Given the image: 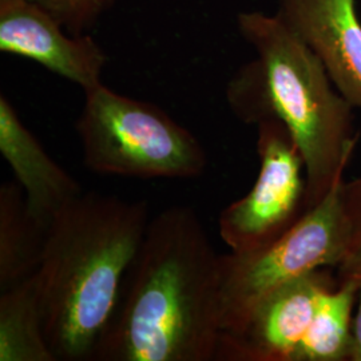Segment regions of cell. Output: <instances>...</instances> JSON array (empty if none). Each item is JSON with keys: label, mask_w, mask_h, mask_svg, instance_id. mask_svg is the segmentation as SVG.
<instances>
[{"label": "cell", "mask_w": 361, "mask_h": 361, "mask_svg": "<svg viewBox=\"0 0 361 361\" xmlns=\"http://www.w3.org/2000/svg\"><path fill=\"white\" fill-rule=\"evenodd\" d=\"M357 292L356 280L338 273L337 285L320 296L295 361H349Z\"/></svg>", "instance_id": "7c38bea8"}, {"label": "cell", "mask_w": 361, "mask_h": 361, "mask_svg": "<svg viewBox=\"0 0 361 361\" xmlns=\"http://www.w3.org/2000/svg\"><path fill=\"white\" fill-rule=\"evenodd\" d=\"M257 154L259 169L255 185L219 214V235L233 253H249L269 245L308 210L304 158L280 119L258 123Z\"/></svg>", "instance_id": "8992f818"}, {"label": "cell", "mask_w": 361, "mask_h": 361, "mask_svg": "<svg viewBox=\"0 0 361 361\" xmlns=\"http://www.w3.org/2000/svg\"><path fill=\"white\" fill-rule=\"evenodd\" d=\"M221 332L219 255L193 209L168 207L147 225L94 360H216Z\"/></svg>", "instance_id": "6da1fadb"}, {"label": "cell", "mask_w": 361, "mask_h": 361, "mask_svg": "<svg viewBox=\"0 0 361 361\" xmlns=\"http://www.w3.org/2000/svg\"><path fill=\"white\" fill-rule=\"evenodd\" d=\"M75 129L86 168L99 176L190 180L207 166V152L189 130L158 106L104 83L85 92Z\"/></svg>", "instance_id": "277c9868"}, {"label": "cell", "mask_w": 361, "mask_h": 361, "mask_svg": "<svg viewBox=\"0 0 361 361\" xmlns=\"http://www.w3.org/2000/svg\"><path fill=\"white\" fill-rule=\"evenodd\" d=\"M341 207L347 225V250L338 269H345L361 265V177L343 182Z\"/></svg>", "instance_id": "9a60e30c"}, {"label": "cell", "mask_w": 361, "mask_h": 361, "mask_svg": "<svg viewBox=\"0 0 361 361\" xmlns=\"http://www.w3.org/2000/svg\"><path fill=\"white\" fill-rule=\"evenodd\" d=\"M0 153L23 190L30 216L44 232L63 209L83 194L78 180L52 159L3 94L0 95Z\"/></svg>", "instance_id": "30bf717a"}, {"label": "cell", "mask_w": 361, "mask_h": 361, "mask_svg": "<svg viewBox=\"0 0 361 361\" xmlns=\"http://www.w3.org/2000/svg\"><path fill=\"white\" fill-rule=\"evenodd\" d=\"M338 280L329 268L310 271L262 300L234 335L219 338L216 360L295 361L324 292Z\"/></svg>", "instance_id": "ba28073f"}, {"label": "cell", "mask_w": 361, "mask_h": 361, "mask_svg": "<svg viewBox=\"0 0 361 361\" xmlns=\"http://www.w3.org/2000/svg\"><path fill=\"white\" fill-rule=\"evenodd\" d=\"M343 182L344 176L274 243L249 253L219 255L221 336L238 334L258 304L281 286L310 271L343 264L347 250Z\"/></svg>", "instance_id": "5b68a950"}, {"label": "cell", "mask_w": 361, "mask_h": 361, "mask_svg": "<svg viewBox=\"0 0 361 361\" xmlns=\"http://www.w3.org/2000/svg\"><path fill=\"white\" fill-rule=\"evenodd\" d=\"M238 32L256 59L231 79L226 99L245 123L280 119L305 164L308 209L344 176L359 141L353 106L314 52L274 13L244 11Z\"/></svg>", "instance_id": "3957f363"}, {"label": "cell", "mask_w": 361, "mask_h": 361, "mask_svg": "<svg viewBox=\"0 0 361 361\" xmlns=\"http://www.w3.org/2000/svg\"><path fill=\"white\" fill-rule=\"evenodd\" d=\"M0 361H58L46 337L34 276L0 292Z\"/></svg>", "instance_id": "4fadbf2b"}, {"label": "cell", "mask_w": 361, "mask_h": 361, "mask_svg": "<svg viewBox=\"0 0 361 361\" xmlns=\"http://www.w3.org/2000/svg\"><path fill=\"white\" fill-rule=\"evenodd\" d=\"M338 273H348L357 283V304L355 310L353 322V338L349 353V361H361V265L350 267L345 269H338Z\"/></svg>", "instance_id": "2e32d148"}, {"label": "cell", "mask_w": 361, "mask_h": 361, "mask_svg": "<svg viewBox=\"0 0 361 361\" xmlns=\"http://www.w3.org/2000/svg\"><path fill=\"white\" fill-rule=\"evenodd\" d=\"M70 34H89L119 0H34Z\"/></svg>", "instance_id": "5bb4252c"}, {"label": "cell", "mask_w": 361, "mask_h": 361, "mask_svg": "<svg viewBox=\"0 0 361 361\" xmlns=\"http://www.w3.org/2000/svg\"><path fill=\"white\" fill-rule=\"evenodd\" d=\"M46 232L30 216L19 183L0 186V292L35 274Z\"/></svg>", "instance_id": "8fae6325"}, {"label": "cell", "mask_w": 361, "mask_h": 361, "mask_svg": "<svg viewBox=\"0 0 361 361\" xmlns=\"http://www.w3.org/2000/svg\"><path fill=\"white\" fill-rule=\"evenodd\" d=\"M277 15L320 59L338 92L361 109V20L356 0H279Z\"/></svg>", "instance_id": "9c48e42d"}, {"label": "cell", "mask_w": 361, "mask_h": 361, "mask_svg": "<svg viewBox=\"0 0 361 361\" xmlns=\"http://www.w3.org/2000/svg\"><path fill=\"white\" fill-rule=\"evenodd\" d=\"M149 222L146 201L95 192L52 221L34 279L58 361L94 360Z\"/></svg>", "instance_id": "7a4b0ae2"}, {"label": "cell", "mask_w": 361, "mask_h": 361, "mask_svg": "<svg viewBox=\"0 0 361 361\" xmlns=\"http://www.w3.org/2000/svg\"><path fill=\"white\" fill-rule=\"evenodd\" d=\"M0 51L37 62L83 92L102 85L107 55L90 34H70L34 0H0Z\"/></svg>", "instance_id": "52a82bcc"}]
</instances>
